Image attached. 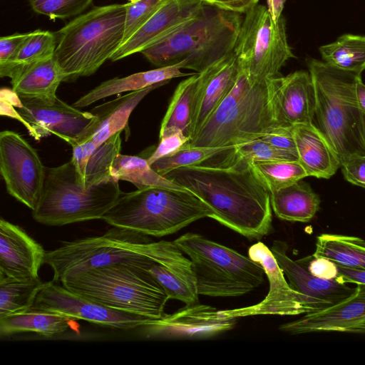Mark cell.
I'll return each instance as SVG.
<instances>
[{
	"label": "cell",
	"mask_w": 365,
	"mask_h": 365,
	"mask_svg": "<svg viewBox=\"0 0 365 365\" xmlns=\"http://www.w3.org/2000/svg\"><path fill=\"white\" fill-rule=\"evenodd\" d=\"M134 250L148 258L144 269L165 289L170 299L185 304L199 302L192 262L174 241H151Z\"/></svg>",
	"instance_id": "16"
},
{
	"label": "cell",
	"mask_w": 365,
	"mask_h": 365,
	"mask_svg": "<svg viewBox=\"0 0 365 365\" xmlns=\"http://www.w3.org/2000/svg\"><path fill=\"white\" fill-rule=\"evenodd\" d=\"M292 132L299 162L308 176L329 179L341 168L337 154L312 123L295 125Z\"/></svg>",
	"instance_id": "25"
},
{
	"label": "cell",
	"mask_w": 365,
	"mask_h": 365,
	"mask_svg": "<svg viewBox=\"0 0 365 365\" xmlns=\"http://www.w3.org/2000/svg\"><path fill=\"white\" fill-rule=\"evenodd\" d=\"M252 166L270 192L289 186L308 176L299 161H257L252 163Z\"/></svg>",
	"instance_id": "36"
},
{
	"label": "cell",
	"mask_w": 365,
	"mask_h": 365,
	"mask_svg": "<svg viewBox=\"0 0 365 365\" xmlns=\"http://www.w3.org/2000/svg\"><path fill=\"white\" fill-rule=\"evenodd\" d=\"M205 3L215 6L220 9L245 14L258 0H202Z\"/></svg>",
	"instance_id": "48"
},
{
	"label": "cell",
	"mask_w": 365,
	"mask_h": 365,
	"mask_svg": "<svg viewBox=\"0 0 365 365\" xmlns=\"http://www.w3.org/2000/svg\"><path fill=\"white\" fill-rule=\"evenodd\" d=\"M307 268L312 274L322 279H336L338 277L336 264L327 258L312 256Z\"/></svg>",
	"instance_id": "46"
},
{
	"label": "cell",
	"mask_w": 365,
	"mask_h": 365,
	"mask_svg": "<svg viewBox=\"0 0 365 365\" xmlns=\"http://www.w3.org/2000/svg\"><path fill=\"white\" fill-rule=\"evenodd\" d=\"M174 242L192 262L199 295L240 297L264 282L262 267L231 248L190 232Z\"/></svg>",
	"instance_id": "9"
},
{
	"label": "cell",
	"mask_w": 365,
	"mask_h": 365,
	"mask_svg": "<svg viewBox=\"0 0 365 365\" xmlns=\"http://www.w3.org/2000/svg\"><path fill=\"white\" fill-rule=\"evenodd\" d=\"M270 197L275 215L284 220L307 222L319 209V196L302 180L271 192Z\"/></svg>",
	"instance_id": "27"
},
{
	"label": "cell",
	"mask_w": 365,
	"mask_h": 365,
	"mask_svg": "<svg viewBox=\"0 0 365 365\" xmlns=\"http://www.w3.org/2000/svg\"><path fill=\"white\" fill-rule=\"evenodd\" d=\"M202 0H168L110 58L116 61L141 53L161 41L200 11Z\"/></svg>",
	"instance_id": "19"
},
{
	"label": "cell",
	"mask_w": 365,
	"mask_h": 365,
	"mask_svg": "<svg viewBox=\"0 0 365 365\" xmlns=\"http://www.w3.org/2000/svg\"><path fill=\"white\" fill-rule=\"evenodd\" d=\"M46 251L23 228L0 220V274L26 279L38 277Z\"/></svg>",
	"instance_id": "21"
},
{
	"label": "cell",
	"mask_w": 365,
	"mask_h": 365,
	"mask_svg": "<svg viewBox=\"0 0 365 365\" xmlns=\"http://www.w3.org/2000/svg\"><path fill=\"white\" fill-rule=\"evenodd\" d=\"M274 146L298 155L295 141L291 128H282L262 138Z\"/></svg>",
	"instance_id": "47"
},
{
	"label": "cell",
	"mask_w": 365,
	"mask_h": 365,
	"mask_svg": "<svg viewBox=\"0 0 365 365\" xmlns=\"http://www.w3.org/2000/svg\"><path fill=\"white\" fill-rule=\"evenodd\" d=\"M236 324L237 318L224 317L216 308L197 302L185 304L171 314L151 319L143 327L152 337L196 340L215 337Z\"/></svg>",
	"instance_id": "17"
},
{
	"label": "cell",
	"mask_w": 365,
	"mask_h": 365,
	"mask_svg": "<svg viewBox=\"0 0 365 365\" xmlns=\"http://www.w3.org/2000/svg\"><path fill=\"white\" fill-rule=\"evenodd\" d=\"M71 318L62 314L38 309L0 317V335L34 332L44 336H52L64 332L69 327Z\"/></svg>",
	"instance_id": "29"
},
{
	"label": "cell",
	"mask_w": 365,
	"mask_h": 365,
	"mask_svg": "<svg viewBox=\"0 0 365 365\" xmlns=\"http://www.w3.org/2000/svg\"><path fill=\"white\" fill-rule=\"evenodd\" d=\"M357 95L361 110L363 125L365 132V84L362 82L361 76L357 81Z\"/></svg>",
	"instance_id": "51"
},
{
	"label": "cell",
	"mask_w": 365,
	"mask_h": 365,
	"mask_svg": "<svg viewBox=\"0 0 365 365\" xmlns=\"http://www.w3.org/2000/svg\"><path fill=\"white\" fill-rule=\"evenodd\" d=\"M355 288V292L341 302L282 324L280 330L291 334L321 331L364 334L365 284H357Z\"/></svg>",
	"instance_id": "18"
},
{
	"label": "cell",
	"mask_w": 365,
	"mask_h": 365,
	"mask_svg": "<svg viewBox=\"0 0 365 365\" xmlns=\"http://www.w3.org/2000/svg\"><path fill=\"white\" fill-rule=\"evenodd\" d=\"M222 153L232 158L252 163L257 161H299L298 155L278 148L262 138L256 139Z\"/></svg>",
	"instance_id": "39"
},
{
	"label": "cell",
	"mask_w": 365,
	"mask_h": 365,
	"mask_svg": "<svg viewBox=\"0 0 365 365\" xmlns=\"http://www.w3.org/2000/svg\"><path fill=\"white\" fill-rule=\"evenodd\" d=\"M240 68L234 51L198 73V86L190 128V140L232 91Z\"/></svg>",
	"instance_id": "20"
},
{
	"label": "cell",
	"mask_w": 365,
	"mask_h": 365,
	"mask_svg": "<svg viewBox=\"0 0 365 365\" xmlns=\"http://www.w3.org/2000/svg\"><path fill=\"white\" fill-rule=\"evenodd\" d=\"M215 160L182 167L165 175L191 192L213 212L212 219L250 240H259L272 229L270 192L252 163L222 152Z\"/></svg>",
	"instance_id": "1"
},
{
	"label": "cell",
	"mask_w": 365,
	"mask_h": 365,
	"mask_svg": "<svg viewBox=\"0 0 365 365\" xmlns=\"http://www.w3.org/2000/svg\"><path fill=\"white\" fill-rule=\"evenodd\" d=\"M151 242L148 236L125 228L113 227L103 235L65 242L46 252L45 263L53 272V282L91 269L118 262L146 265L148 258L134 247Z\"/></svg>",
	"instance_id": "10"
},
{
	"label": "cell",
	"mask_w": 365,
	"mask_h": 365,
	"mask_svg": "<svg viewBox=\"0 0 365 365\" xmlns=\"http://www.w3.org/2000/svg\"><path fill=\"white\" fill-rule=\"evenodd\" d=\"M0 172L8 193L34 210L43 191L46 167L36 150L12 130L0 133Z\"/></svg>",
	"instance_id": "13"
},
{
	"label": "cell",
	"mask_w": 365,
	"mask_h": 365,
	"mask_svg": "<svg viewBox=\"0 0 365 365\" xmlns=\"http://www.w3.org/2000/svg\"><path fill=\"white\" fill-rule=\"evenodd\" d=\"M287 245L280 240L273 242L270 248L277 263L295 291L334 305L349 297L356 288L336 279H322L312 274L308 263L312 257L293 260L287 255Z\"/></svg>",
	"instance_id": "23"
},
{
	"label": "cell",
	"mask_w": 365,
	"mask_h": 365,
	"mask_svg": "<svg viewBox=\"0 0 365 365\" xmlns=\"http://www.w3.org/2000/svg\"><path fill=\"white\" fill-rule=\"evenodd\" d=\"M274 101L278 122L282 128L312 123L316 96L308 71H297L286 76L273 78Z\"/></svg>",
	"instance_id": "22"
},
{
	"label": "cell",
	"mask_w": 365,
	"mask_h": 365,
	"mask_svg": "<svg viewBox=\"0 0 365 365\" xmlns=\"http://www.w3.org/2000/svg\"><path fill=\"white\" fill-rule=\"evenodd\" d=\"M166 83H160L131 91L93 108L91 112L94 114L96 119L85 130L76 143L90 140L98 146L115 133L121 132L127 125L131 113L143 98L153 90Z\"/></svg>",
	"instance_id": "24"
},
{
	"label": "cell",
	"mask_w": 365,
	"mask_h": 365,
	"mask_svg": "<svg viewBox=\"0 0 365 365\" xmlns=\"http://www.w3.org/2000/svg\"><path fill=\"white\" fill-rule=\"evenodd\" d=\"M323 61L336 68L361 75L365 70V36L351 34L319 48Z\"/></svg>",
	"instance_id": "34"
},
{
	"label": "cell",
	"mask_w": 365,
	"mask_h": 365,
	"mask_svg": "<svg viewBox=\"0 0 365 365\" xmlns=\"http://www.w3.org/2000/svg\"><path fill=\"white\" fill-rule=\"evenodd\" d=\"M307 63L316 96L312 124L341 163L351 155H365V132L356 90L361 75L315 58H308Z\"/></svg>",
	"instance_id": "4"
},
{
	"label": "cell",
	"mask_w": 365,
	"mask_h": 365,
	"mask_svg": "<svg viewBox=\"0 0 365 365\" xmlns=\"http://www.w3.org/2000/svg\"><path fill=\"white\" fill-rule=\"evenodd\" d=\"M248 255L263 268L269 283L267 297L259 303L234 309L220 310L226 317L239 318L257 315H298L314 312L331 307L324 301L294 290L270 249L262 242L252 245Z\"/></svg>",
	"instance_id": "12"
},
{
	"label": "cell",
	"mask_w": 365,
	"mask_h": 365,
	"mask_svg": "<svg viewBox=\"0 0 365 365\" xmlns=\"http://www.w3.org/2000/svg\"><path fill=\"white\" fill-rule=\"evenodd\" d=\"M212 215L205 202L185 189L149 187L122 192L102 220L113 227L160 237Z\"/></svg>",
	"instance_id": "6"
},
{
	"label": "cell",
	"mask_w": 365,
	"mask_h": 365,
	"mask_svg": "<svg viewBox=\"0 0 365 365\" xmlns=\"http://www.w3.org/2000/svg\"><path fill=\"white\" fill-rule=\"evenodd\" d=\"M32 10L51 20H65L83 13L93 0H29Z\"/></svg>",
	"instance_id": "40"
},
{
	"label": "cell",
	"mask_w": 365,
	"mask_h": 365,
	"mask_svg": "<svg viewBox=\"0 0 365 365\" xmlns=\"http://www.w3.org/2000/svg\"><path fill=\"white\" fill-rule=\"evenodd\" d=\"M110 175L117 180L133 183L138 189L157 187L184 190L152 168L147 160L140 156L118 154L110 167Z\"/></svg>",
	"instance_id": "33"
},
{
	"label": "cell",
	"mask_w": 365,
	"mask_h": 365,
	"mask_svg": "<svg viewBox=\"0 0 365 365\" xmlns=\"http://www.w3.org/2000/svg\"><path fill=\"white\" fill-rule=\"evenodd\" d=\"M344 178L349 182L365 188V155H353L341 163Z\"/></svg>",
	"instance_id": "44"
},
{
	"label": "cell",
	"mask_w": 365,
	"mask_h": 365,
	"mask_svg": "<svg viewBox=\"0 0 365 365\" xmlns=\"http://www.w3.org/2000/svg\"><path fill=\"white\" fill-rule=\"evenodd\" d=\"M181 69V65L178 63L107 80L84 94L73 106L77 108H83L115 94L141 90L160 83H168L172 78L195 73H183Z\"/></svg>",
	"instance_id": "26"
},
{
	"label": "cell",
	"mask_w": 365,
	"mask_h": 365,
	"mask_svg": "<svg viewBox=\"0 0 365 365\" xmlns=\"http://www.w3.org/2000/svg\"><path fill=\"white\" fill-rule=\"evenodd\" d=\"M61 82L63 74L54 56L30 66L11 80L12 90L20 98H54Z\"/></svg>",
	"instance_id": "28"
},
{
	"label": "cell",
	"mask_w": 365,
	"mask_h": 365,
	"mask_svg": "<svg viewBox=\"0 0 365 365\" xmlns=\"http://www.w3.org/2000/svg\"><path fill=\"white\" fill-rule=\"evenodd\" d=\"M242 14L205 3L195 16L140 53L153 65L200 73L234 51Z\"/></svg>",
	"instance_id": "3"
},
{
	"label": "cell",
	"mask_w": 365,
	"mask_h": 365,
	"mask_svg": "<svg viewBox=\"0 0 365 365\" xmlns=\"http://www.w3.org/2000/svg\"><path fill=\"white\" fill-rule=\"evenodd\" d=\"M31 309L64 315L113 329L145 326L151 318L114 309L71 292L53 281L45 282Z\"/></svg>",
	"instance_id": "14"
},
{
	"label": "cell",
	"mask_w": 365,
	"mask_h": 365,
	"mask_svg": "<svg viewBox=\"0 0 365 365\" xmlns=\"http://www.w3.org/2000/svg\"><path fill=\"white\" fill-rule=\"evenodd\" d=\"M126 11L127 3L95 6L55 32L63 82L93 75L110 59L123 40Z\"/></svg>",
	"instance_id": "5"
},
{
	"label": "cell",
	"mask_w": 365,
	"mask_h": 365,
	"mask_svg": "<svg viewBox=\"0 0 365 365\" xmlns=\"http://www.w3.org/2000/svg\"><path fill=\"white\" fill-rule=\"evenodd\" d=\"M338 277L342 283L365 284V269H352L337 264Z\"/></svg>",
	"instance_id": "49"
},
{
	"label": "cell",
	"mask_w": 365,
	"mask_h": 365,
	"mask_svg": "<svg viewBox=\"0 0 365 365\" xmlns=\"http://www.w3.org/2000/svg\"><path fill=\"white\" fill-rule=\"evenodd\" d=\"M232 149L230 147H186L178 152L163 157L150 166L158 173L164 176L170 171L186 166L200 165L217 154Z\"/></svg>",
	"instance_id": "38"
},
{
	"label": "cell",
	"mask_w": 365,
	"mask_h": 365,
	"mask_svg": "<svg viewBox=\"0 0 365 365\" xmlns=\"http://www.w3.org/2000/svg\"><path fill=\"white\" fill-rule=\"evenodd\" d=\"M20 100L21 103L17 107V112L22 123L36 140L55 135L73 145L96 119L91 111L80 110L58 97Z\"/></svg>",
	"instance_id": "15"
},
{
	"label": "cell",
	"mask_w": 365,
	"mask_h": 365,
	"mask_svg": "<svg viewBox=\"0 0 365 365\" xmlns=\"http://www.w3.org/2000/svg\"><path fill=\"white\" fill-rule=\"evenodd\" d=\"M197 86L198 73L179 83L163 119L160 135L170 130L180 129L190 138Z\"/></svg>",
	"instance_id": "32"
},
{
	"label": "cell",
	"mask_w": 365,
	"mask_h": 365,
	"mask_svg": "<svg viewBox=\"0 0 365 365\" xmlns=\"http://www.w3.org/2000/svg\"><path fill=\"white\" fill-rule=\"evenodd\" d=\"M168 0H140L127 3L123 40L125 43Z\"/></svg>",
	"instance_id": "41"
},
{
	"label": "cell",
	"mask_w": 365,
	"mask_h": 365,
	"mask_svg": "<svg viewBox=\"0 0 365 365\" xmlns=\"http://www.w3.org/2000/svg\"><path fill=\"white\" fill-rule=\"evenodd\" d=\"M313 257L327 258L349 268L365 269V240L353 236L322 234L317 238Z\"/></svg>",
	"instance_id": "31"
},
{
	"label": "cell",
	"mask_w": 365,
	"mask_h": 365,
	"mask_svg": "<svg viewBox=\"0 0 365 365\" xmlns=\"http://www.w3.org/2000/svg\"><path fill=\"white\" fill-rule=\"evenodd\" d=\"M130 3H132V4H134V3H136L140 0H128Z\"/></svg>",
	"instance_id": "52"
},
{
	"label": "cell",
	"mask_w": 365,
	"mask_h": 365,
	"mask_svg": "<svg viewBox=\"0 0 365 365\" xmlns=\"http://www.w3.org/2000/svg\"><path fill=\"white\" fill-rule=\"evenodd\" d=\"M273 78L251 83L240 68L236 84L186 147L247 143L282 128L274 101Z\"/></svg>",
	"instance_id": "2"
},
{
	"label": "cell",
	"mask_w": 365,
	"mask_h": 365,
	"mask_svg": "<svg viewBox=\"0 0 365 365\" xmlns=\"http://www.w3.org/2000/svg\"><path fill=\"white\" fill-rule=\"evenodd\" d=\"M159 138L158 146L148 158H145L150 165L156 160L178 152L190 140V138L180 129L170 130L159 135Z\"/></svg>",
	"instance_id": "42"
},
{
	"label": "cell",
	"mask_w": 365,
	"mask_h": 365,
	"mask_svg": "<svg viewBox=\"0 0 365 365\" xmlns=\"http://www.w3.org/2000/svg\"><path fill=\"white\" fill-rule=\"evenodd\" d=\"M122 193L115 179L86 187L71 160L46 168L43 188L32 217L48 226L102 219Z\"/></svg>",
	"instance_id": "8"
},
{
	"label": "cell",
	"mask_w": 365,
	"mask_h": 365,
	"mask_svg": "<svg viewBox=\"0 0 365 365\" xmlns=\"http://www.w3.org/2000/svg\"><path fill=\"white\" fill-rule=\"evenodd\" d=\"M234 53L251 83L280 76L279 71L295 58L287 41L283 16L274 21L267 6L256 4L244 14Z\"/></svg>",
	"instance_id": "11"
},
{
	"label": "cell",
	"mask_w": 365,
	"mask_h": 365,
	"mask_svg": "<svg viewBox=\"0 0 365 365\" xmlns=\"http://www.w3.org/2000/svg\"><path fill=\"white\" fill-rule=\"evenodd\" d=\"M62 285L108 307L151 319L163 317L170 299L143 267L118 262L65 277Z\"/></svg>",
	"instance_id": "7"
},
{
	"label": "cell",
	"mask_w": 365,
	"mask_h": 365,
	"mask_svg": "<svg viewBox=\"0 0 365 365\" xmlns=\"http://www.w3.org/2000/svg\"><path fill=\"white\" fill-rule=\"evenodd\" d=\"M286 0H267V8L274 21H277L282 16Z\"/></svg>",
	"instance_id": "50"
},
{
	"label": "cell",
	"mask_w": 365,
	"mask_h": 365,
	"mask_svg": "<svg viewBox=\"0 0 365 365\" xmlns=\"http://www.w3.org/2000/svg\"><path fill=\"white\" fill-rule=\"evenodd\" d=\"M120 133H117L98 145L91 155L85 174V186L90 187L114 179L110 175V167L120 154Z\"/></svg>",
	"instance_id": "37"
},
{
	"label": "cell",
	"mask_w": 365,
	"mask_h": 365,
	"mask_svg": "<svg viewBox=\"0 0 365 365\" xmlns=\"http://www.w3.org/2000/svg\"><path fill=\"white\" fill-rule=\"evenodd\" d=\"M73 153L72 161L79 182L85 185V174L88 160L98 147L92 140H87L71 145Z\"/></svg>",
	"instance_id": "43"
},
{
	"label": "cell",
	"mask_w": 365,
	"mask_h": 365,
	"mask_svg": "<svg viewBox=\"0 0 365 365\" xmlns=\"http://www.w3.org/2000/svg\"><path fill=\"white\" fill-rule=\"evenodd\" d=\"M44 284L38 277L21 279L0 274V317L31 309Z\"/></svg>",
	"instance_id": "35"
},
{
	"label": "cell",
	"mask_w": 365,
	"mask_h": 365,
	"mask_svg": "<svg viewBox=\"0 0 365 365\" xmlns=\"http://www.w3.org/2000/svg\"><path fill=\"white\" fill-rule=\"evenodd\" d=\"M31 34V32L16 33L0 38V66L5 65L15 56Z\"/></svg>",
	"instance_id": "45"
},
{
	"label": "cell",
	"mask_w": 365,
	"mask_h": 365,
	"mask_svg": "<svg viewBox=\"0 0 365 365\" xmlns=\"http://www.w3.org/2000/svg\"><path fill=\"white\" fill-rule=\"evenodd\" d=\"M56 43L55 32L41 29L31 31L15 56L0 66V76L14 79L30 66L53 57Z\"/></svg>",
	"instance_id": "30"
}]
</instances>
